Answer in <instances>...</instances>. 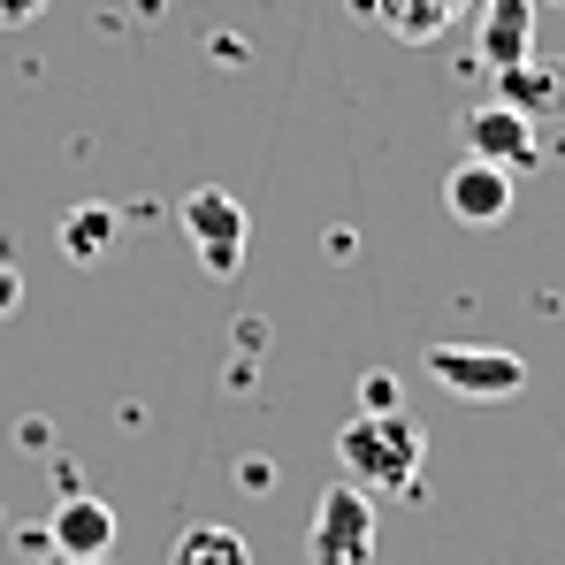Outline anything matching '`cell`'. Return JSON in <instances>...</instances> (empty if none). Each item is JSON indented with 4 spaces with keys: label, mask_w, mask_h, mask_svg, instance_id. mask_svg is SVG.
I'll use <instances>...</instances> for the list:
<instances>
[{
    "label": "cell",
    "mask_w": 565,
    "mask_h": 565,
    "mask_svg": "<svg viewBox=\"0 0 565 565\" xmlns=\"http://www.w3.org/2000/svg\"><path fill=\"white\" fill-rule=\"evenodd\" d=\"M360 405H367V413H397V375H360Z\"/></svg>",
    "instance_id": "cell-13"
},
{
    "label": "cell",
    "mask_w": 565,
    "mask_h": 565,
    "mask_svg": "<svg viewBox=\"0 0 565 565\" xmlns=\"http://www.w3.org/2000/svg\"><path fill=\"white\" fill-rule=\"evenodd\" d=\"M46 543H54L62 565L107 558V551H115V512H107L99 497H85V489H70V497L54 504V520H46Z\"/></svg>",
    "instance_id": "cell-6"
},
{
    "label": "cell",
    "mask_w": 565,
    "mask_h": 565,
    "mask_svg": "<svg viewBox=\"0 0 565 565\" xmlns=\"http://www.w3.org/2000/svg\"><path fill=\"white\" fill-rule=\"evenodd\" d=\"M169 565H253V543H245L230 520H199V527H184V535H177Z\"/></svg>",
    "instance_id": "cell-8"
},
{
    "label": "cell",
    "mask_w": 565,
    "mask_h": 565,
    "mask_svg": "<svg viewBox=\"0 0 565 565\" xmlns=\"http://www.w3.org/2000/svg\"><path fill=\"white\" fill-rule=\"evenodd\" d=\"M46 15V0H0V31H15V23H39Z\"/></svg>",
    "instance_id": "cell-14"
},
{
    "label": "cell",
    "mask_w": 565,
    "mask_h": 565,
    "mask_svg": "<svg viewBox=\"0 0 565 565\" xmlns=\"http://www.w3.org/2000/svg\"><path fill=\"white\" fill-rule=\"evenodd\" d=\"M15 306H23V268L0 260V313H15Z\"/></svg>",
    "instance_id": "cell-15"
},
{
    "label": "cell",
    "mask_w": 565,
    "mask_h": 565,
    "mask_svg": "<svg viewBox=\"0 0 565 565\" xmlns=\"http://www.w3.org/2000/svg\"><path fill=\"white\" fill-rule=\"evenodd\" d=\"M459 146H467L473 161L504 169V177L535 169V153H543V146H535V115H520V107H504V99H481V107H467Z\"/></svg>",
    "instance_id": "cell-5"
},
{
    "label": "cell",
    "mask_w": 565,
    "mask_h": 565,
    "mask_svg": "<svg viewBox=\"0 0 565 565\" xmlns=\"http://www.w3.org/2000/svg\"><path fill=\"white\" fill-rule=\"evenodd\" d=\"M184 237H191V253H199V268L214 282H230V276H245V245H253V222H245V206L230 199L222 184H199L184 191Z\"/></svg>",
    "instance_id": "cell-3"
},
{
    "label": "cell",
    "mask_w": 565,
    "mask_h": 565,
    "mask_svg": "<svg viewBox=\"0 0 565 565\" xmlns=\"http://www.w3.org/2000/svg\"><path fill=\"white\" fill-rule=\"evenodd\" d=\"M527 39H535V23H527V0H497L489 8V62L497 70H512V62H527Z\"/></svg>",
    "instance_id": "cell-10"
},
{
    "label": "cell",
    "mask_w": 565,
    "mask_h": 565,
    "mask_svg": "<svg viewBox=\"0 0 565 565\" xmlns=\"http://www.w3.org/2000/svg\"><path fill=\"white\" fill-rule=\"evenodd\" d=\"M85 565H115V551H107V558H85Z\"/></svg>",
    "instance_id": "cell-16"
},
{
    "label": "cell",
    "mask_w": 565,
    "mask_h": 565,
    "mask_svg": "<svg viewBox=\"0 0 565 565\" xmlns=\"http://www.w3.org/2000/svg\"><path fill=\"white\" fill-rule=\"evenodd\" d=\"M107 237H115V214H107V206H77V214L62 222V253H70V260H93Z\"/></svg>",
    "instance_id": "cell-11"
},
{
    "label": "cell",
    "mask_w": 565,
    "mask_h": 565,
    "mask_svg": "<svg viewBox=\"0 0 565 565\" xmlns=\"http://www.w3.org/2000/svg\"><path fill=\"white\" fill-rule=\"evenodd\" d=\"M444 206H451V222H467V230H497V222L512 214V177L467 153V161L444 177Z\"/></svg>",
    "instance_id": "cell-7"
},
{
    "label": "cell",
    "mask_w": 565,
    "mask_h": 565,
    "mask_svg": "<svg viewBox=\"0 0 565 565\" xmlns=\"http://www.w3.org/2000/svg\"><path fill=\"white\" fill-rule=\"evenodd\" d=\"M375 497L337 481L306 512V565H375Z\"/></svg>",
    "instance_id": "cell-2"
},
{
    "label": "cell",
    "mask_w": 565,
    "mask_h": 565,
    "mask_svg": "<svg viewBox=\"0 0 565 565\" xmlns=\"http://www.w3.org/2000/svg\"><path fill=\"white\" fill-rule=\"evenodd\" d=\"M497 99L520 107V115H543V107H558V99H565V85H558V70L512 62V70H497Z\"/></svg>",
    "instance_id": "cell-9"
},
{
    "label": "cell",
    "mask_w": 565,
    "mask_h": 565,
    "mask_svg": "<svg viewBox=\"0 0 565 565\" xmlns=\"http://www.w3.org/2000/svg\"><path fill=\"white\" fill-rule=\"evenodd\" d=\"M337 459H344V481H352V489L397 497V489H413L420 467H428V436H420V420H405V413H360V420H344Z\"/></svg>",
    "instance_id": "cell-1"
},
{
    "label": "cell",
    "mask_w": 565,
    "mask_h": 565,
    "mask_svg": "<svg viewBox=\"0 0 565 565\" xmlns=\"http://www.w3.org/2000/svg\"><path fill=\"white\" fill-rule=\"evenodd\" d=\"M382 15H390L397 39H436L444 15H451V0H382Z\"/></svg>",
    "instance_id": "cell-12"
},
{
    "label": "cell",
    "mask_w": 565,
    "mask_h": 565,
    "mask_svg": "<svg viewBox=\"0 0 565 565\" xmlns=\"http://www.w3.org/2000/svg\"><path fill=\"white\" fill-rule=\"evenodd\" d=\"M420 367L444 382L451 397H467V405H504V397L527 390V360L497 352V344H428Z\"/></svg>",
    "instance_id": "cell-4"
}]
</instances>
